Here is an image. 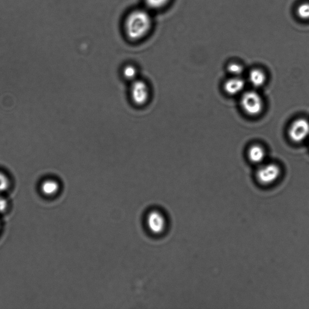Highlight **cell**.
Masks as SVG:
<instances>
[{
  "mask_svg": "<svg viewBox=\"0 0 309 309\" xmlns=\"http://www.w3.org/2000/svg\"><path fill=\"white\" fill-rule=\"evenodd\" d=\"M10 181L4 173L0 172V193L5 192L9 189Z\"/></svg>",
  "mask_w": 309,
  "mask_h": 309,
  "instance_id": "obj_15",
  "label": "cell"
},
{
  "mask_svg": "<svg viewBox=\"0 0 309 309\" xmlns=\"http://www.w3.org/2000/svg\"><path fill=\"white\" fill-rule=\"evenodd\" d=\"M281 176L280 167L275 164L269 163L262 165L257 169L256 178L259 184L263 186H271L278 181Z\"/></svg>",
  "mask_w": 309,
  "mask_h": 309,
  "instance_id": "obj_4",
  "label": "cell"
},
{
  "mask_svg": "<svg viewBox=\"0 0 309 309\" xmlns=\"http://www.w3.org/2000/svg\"><path fill=\"white\" fill-rule=\"evenodd\" d=\"M152 18L146 8L137 9L130 12L124 23V31L129 40L138 41L150 31Z\"/></svg>",
  "mask_w": 309,
  "mask_h": 309,
  "instance_id": "obj_1",
  "label": "cell"
},
{
  "mask_svg": "<svg viewBox=\"0 0 309 309\" xmlns=\"http://www.w3.org/2000/svg\"><path fill=\"white\" fill-rule=\"evenodd\" d=\"M8 202L7 200L2 196H0V213H4L7 210Z\"/></svg>",
  "mask_w": 309,
  "mask_h": 309,
  "instance_id": "obj_16",
  "label": "cell"
},
{
  "mask_svg": "<svg viewBox=\"0 0 309 309\" xmlns=\"http://www.w3.org/2000/svg\"><path fill=\"white\" fill-rule=\"evenodd\" d=\"M129 97L132 105L135 107H146L152 98V90L149 84L140 78L130 83Z\"/></svg>",
  "mask_w": 309,
  "mask_h": 309,
  "instance_id": "obj_2",
  "label": "cell"
},
{
  "mask_svg": "<svg viewBox=\"0 0 309 309\" xmlns=\"http://www.w3.org/2000/svg\"><path fill=\"white\" fill-rule=\"evenodd\" d=\"M248 80L254 87L260 88L265 84L266 77L261 69L255 68L250 71Z\"/></svg>",
  "mask_w": 309,
  "mask_h": 309,
  "instance_id": "obj_10",
  "label": "cell"
},
{
  "mask_svg": "<svg viewBox=\"0 0 309 309\" xmlns=\"http://www.w3.org/2000/svg\"><path fill=\"white\" fill-rule=\"evenodd\" d=\"M227 69L229 73L233 75V77H241L244 72V67L240 63L236 62L230 63L227 66Z\"/></svg>",
  "mask_w": 309,
  "mask_h": 309,
  "instance_id": "obj_14",
  "label": "cell"
},
{
  "mask_svg": "<svg viewBox=\"0 0 309 309\" xmlns=\"http://www.w3.org/2000/svg\"><path fill=\"white\" fill-rule=\"evenodd\" d=\"M41 190L44 195L51 196L56 195L59 190V184L55 180H47L42 183Z\"/></svg>",
  "mask_w": 309,
  "mask_h": 309,
  "instance_id": "obj_11",
  "label": "cell"
},
{
  "mask_svg": "<svg viewBox=\"0 0 309 309\" xmlns=\"http://www.w3.org/2000/svg\"><path fill=\"white\" fill-rule=\"evenodd\" d=\"M245 86V81L241 77H233L225 82L224 90L229 95H236L244 90Z\"/></svg>",
  "mask_w": 309,
  "mask_h": 309,
  "instance_id": "obj_7",
  "label": "cell"
},
{
  "mask_svg": "<svg viewBox=\"0 0 309 309\" xmlns=\"http://www.w3.org/2000/svg\"><path fill=\"white\" fill-rule=\"evenodd\" d=\"M122 75L124 80L129 83L138 80L140 71L137 66L133 63H128L123 66L122 69Z\"/></svg>",
  "mask_w": 309,
  "mask_h": 309,
  "instance_id": "obj_9",
  "label": "cell"
},
{
  "mask_svg": "<svg viewBox=\"0 0 309 309\" xmlns=\"http://www.w3.org/2000/svg\"><path fill=\"white\" fill-rule=\"evenodd\" d=\"M241 105L245 113L251 116H258L264 107L261 96L254 91H248L242 95Z\"/></svg>",
  "mask_w": 309,
  "mask_h": 309,
  "instance_id": "obj_3",
  "label": "cell"
},
{
  "mask_svg": "<svg viewBox=\"0 0 309 309\" xmlns=\"http://www.w3.org/2000/svg\"><path fill=\"white\" fill-rule=\"evenodd\" d=\"M266 157L265 150L260 145H253L248 151V159L254 164H260L264 161Z\"/></svg>",
  "mask_w": 309,
  "mask_h": 309,
  "instance_id": "obj_8",
  "label": "cell"
},
{
  "mask_svg": "<svg viewBox=\"0 0 309 309\" xmlns=\"http://www.w3.org/2000/svg\"><path fill=\"white\" fill-rule=\"evenodd\" d=\"M295 14L299 20L309 21V2L298 3L295 9Z\"/></svg>",
  "mask_w": 309,
  "mask_h": 309,
  "instance_id": "obj_12",
  "label": "cell"
},
{
  "mask_svg": "<svg viewBox=\"0 0 309 309\" xmlns=\"http://www.w3.org/2000/svg\"><path fill=\"white\" fill-rule=\"evenodd\" d=\"M290 140L296 143H301L309 137V122L303 118H299L292 123L288 129Z\"/></svg>",
  "mask_w": 309,
  "mask_h": 309,
  "instance_id": "obj_5",
  "label": "cell"
},
{
  "mask_svg": "<svg viewBox=\"0 0 309 309\" xmlns=\"http://www.w3.org/2000/svg\"><path fill=\"white\" fill-rule=\"evenodd\" d=\"M144 5L149 11H159L166 7L171 0H144Z\"/></svg>",
  "mask_w": 309,
  "mask_h": 309,
  "instance_id": "obj_13",
  "label": "cell"
},
{
  "mask_svg": "<svg viewBox=\"0 0 309 309\" xmlns=\"http://www.w3.org/2000/svg\"><path fill=\"white\" fill-rule=\"evenodd\" d=\"M148 228L153 234L162 233L166 228V219L163 215L158 211H153L148 214L147 217Z\"/></svg>",
  "mask_w": 309,
  "mask_h": 309,
  "instance_id": "obj_6",
  "label": "cell"
}]
</instances>
